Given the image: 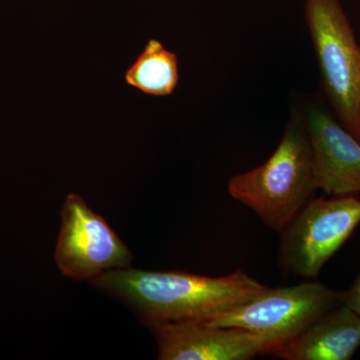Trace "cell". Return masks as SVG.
I'll list each match as a JSON object with an SVG mask.
<instances>
[{
	"label": "cell",
	"mask_w": 360,
	"mask_h": 360,
	"mask_svg": "<svg viewBox=\"0 0 360 360\" xmlns=\"http://www.w3.org/2000/svg\"><path fill=\"white\" fill-rule=\"evenodd\" d=\"M89 283L129 304L146 324L207 322L251 302L269 288L241 269L220 277L181 271L125 269L103 272Z\"/></svg>",
	"instance_id": "1"
},
{
	"label": "cell",
	"mask_w": 360,
	"mask_h": 360,
	"mask_svg": "<svg viewBox=\"0 0 360 360\" xmlns=\"http://www.w3.org/2000/svg\"><path fill=\"white\" fill-rule=\"evenodd\" d=\"M227 191L233 200L250 208L277 232L314 198L319 187L314 155L300 112L291 116L269 160L232 176Z\"/></svg>",
	"instance_id": "2"
},
{
	"label": "cell",
	"mask_w": 360,
	"mask_h": 360,
	"mask_svg": "<svg viewBox=\"0 0 360 360\" xmlns=\"http://www.w3.org/2000/svg\"><path fill=\"white\" fill-rule=\"evenodd\" d=\"M321 84L338 122L360 141V44L340 0H307Z\"/></svg>",
	"instance_id": "3"
},
{
	"label": "cell",
	"mask_w": 360,
	"mask_h": 360,
	"mask_svg": "<svg viewBox=\"0 0 360 360\" xmlns=\"http://www.w3.org/2000/svg\"><path fill=\"white\" fill-rule=\"evenodd\" d=\"M342 293L319 283L269 288L251 302L203 323L250 330L264 340L266 355H272L342 303Z\"/></svg>",
	"instance_id": "4"
},
{
	"label": "cell",
	"mask_w": 360,
	"mask_h": 360,
	"mask_svg": "<svg viewBox=\"0 0 360 360\" xmlns=\"http://www.w3.org/2000/svg\"><path fill=\"white\" fill-rule=\"evenodd\" d=\"M359 224L356 194L312 198L279 232L281 269L303 278L316 277Z\"/></svg>",
	"instance_id": "5"
},
{
	"label": "cell",
	"mask_w": 360,
	"mask_h": 360,
	"mask_svg": "<svg viewBox=\"0 0 360 360\" xmlns=\"http://www.w3.org/2000/svg\"><path fill=\"white\" fill-rule=\"evenodd\" d=\"M60 217L54 259L63 276L90 281L103 272L129 266V248L82 196L68 194Z\"/></svg>",
	"instance_id": "6"
},
{
	"label": "cell",
	"mask_w": 360,
	"mask_h": 360,
	"mask_svg": "<svg viewBox=\"0 0 360 360\" xmlns=\"http://www.w3.org/2000/svg\"><path fill=\"white\" fill-rule=\"evenodd\" d=\"M314 155L317 187L330 196L360 193V141L321 103L300 112Z\"/></svg>",
	"instance_id": "7"
},
{
	"label": "cell",
	"mask_w": 360,
	"mask_h": 360,
	"mask_svg": "<svg viewBox=\"0 0 360 360\" xmlns=\"http://www.w3.org/2000/svg\"><path fill=\"white\" fill-rule=\"evenodd\" d=\"M160 360H248L267 354L259 335L240 328H219L203 322L148 324Z\"/></svg>",
	"instance_id": "8"
},
{
	"label": "cell",
	"mask_w": 360,
	"mask_h": 360,
	"mask_svg": "<svg viewBox=\"0 0 360 360\" xmlns=\"http://www.w3.org/2000/svg\"><path fill=\"white\" fill-rule=\"evenodd\" d=\"M360 347V316L340 303L272 356L284 360H349Z\"/></svg>",
	"instance_id": "9"
},
{
	"label": "cell",
	"mask_w": 360,
	"mask_h": 360,
	"mask_svg": "<svg viewBox=\"0 0 360 360\" xmlns=\"http://www.w3.org/2000/svg\"><path fill=\"white\" fill-rule=\"evenodd\" d=\"M179 80L176 54L165 49L160 40L150 39L125 72V82L153 96L174 94Z\"/></svg>",
	"instance_id": "10"
},
{
	"label": "cell",
	"mask_w": 360,
	"mask_h": 360,
	"mask_svg": "<svg viewBox=\"0 0 360 360\" xmlns=\"http://www.w3.org/2000/svg\"><path fill=\"white\" fill-rule=\"evenodd\" d=\"M342 303L360 316V274L349 290L343 291Z\"/></svg>",
	"instance_id": "11"
}]
</instances>
